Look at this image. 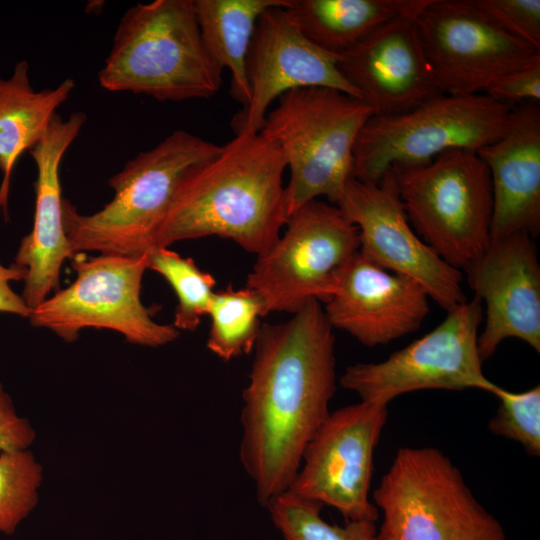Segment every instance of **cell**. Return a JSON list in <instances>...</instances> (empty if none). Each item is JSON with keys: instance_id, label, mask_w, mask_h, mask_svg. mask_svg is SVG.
Segmentation results:
<instances>
[{"instance_id": "6da1fadb", "label": "cell", "mask_w": 540, "mask_h": 540, "mask_svg": "<svg viewBox=\"0 0 540 540\" xmlns=\"http://www.w3.org/2000/svg\"><path fill=\"white\" fill-rule=\"evenodd\" d=\"M262 323L242 393L239 457L260 505L288 491L336 391L335 336L318 300Z\"/></svg>"}, {"instance_id": "7a4b0ae2", "label": "cell", "mask_w": 540, "mask_h": 540, "mask_svg": "<svg viewBox=\"0 0 540 540\" xmlns=\"http://www.w3.org/2000/svg\"><path fill=\"white\" fill-rule=\"evenodd\" d=\"M286 168L282 152L260 132L236 134L182 179L152 249L217 236L256 256L264 253L288 219Z\"/></svg>"}, {"instance_id": "3957f363", "label": "cell", "mask_w": 540, "mask_h": 540, "mask_svg": "<svg viewBox=\"0 0 540 540\" xmlns=\"http://www.w3.org/2000/svg\"><path fill=\"white\" fill-rule=\"evenodd\" d=\"M222 72L203 42L194 1L155 0L124 13L98 80L110 92L179 102L214 96Z\"/></svg>"}, {"instance_id": "277c9868", "label": "cell", "mask_w": 540, "mask_h": 540, "mask_svg": "<svg viewBox=\"0 0 540 540\" xmlns=\"http://www.w3.org/2000/svg\"><path fill=\"white\" fill-rule=\"evenodd\" d=\"M220 150L213 142L176 130L138 153L109 179L114 195L99 211L83 215L63 199L64 228L72 252L147 254L182 179Z\"/></svg>"}, {"instance_id": "5b68a950", "label": "cell", "mask_w": 540, "mask_h": 540, "mask_svg": "<svg viewBox=\"0 0 540 540\" xmlns=\"http://www.w3.org/2000/svg\"><path fill=\"white\" fill-rule=\"evenodd\" d=\"M372 115L364 100L331 88L295 89L278 98L259 132L282 152L290 170L288 217L319 197L337 204L353 178L357 136Z\"/></svg>"}, {"instance_id": "8992f818", "label": "cell", "mask_w": 540, "mask_h": 540, "mask_svg": "<svg viewBox=\"0 0 540 540\" xmlns=\"http://www.w3.org/2000/svg\"><path fill=\"white\" fill-rule=\"evenodd\" d=\"M373 540H509L460 470L435 447H401L373 493Z\"/></svg>"}, {"instance_id": "52a82bcc", "label": "cell", "mask_w": 540, "mask_h": 540, "mask_svg": "<svg viewBox=\"0 0 540 540\" xmlns=\"http://www.w3.org/2000/svg\"><path fill=\"white\" fill-rule=\"evenodd\" d=\"M391 170L411 226L446 263L465 270L485 252L493 193L476 151L451 149L426 164Z\"/></svg>"}, {"instance_id": "ba28073f", "label": "cell", "mask_w": 540, "mask_h": 540, "mask_svg": "<svg viewBox=\"0 0 540 540\" xmlns=\"http://www.w3.org/2000/svg\"><path fill=\"white\" fill-rule=\"evenodd\" d=\"M511 109L485 93H442L400 114L372 115L355 142L352 177L377 184L391 168L423 165L451 149L477 151L501 136Z\"/></svg>"}, {"instance_id": "9c48e42d", "label": "cell", "mask_w": 540, "mask_h": 540, "mask_svg": "<svg viewBox=\"0 0 540 540\" xmlns=\"http://www.w3.org/2000/svg\"><path fill=\"white\" fill-rule=\"evenodd\" d=\"M75 280L32 309L30 324L53 331L65 342L78 339L85 328L109 329L127 342L160 347L175 341L180 331L156 322L141 300L147 255L75 254Z\"/></svg>"}, {"instance_id": "30bf717a", "label": "cell", "mask_w": 540, "mask_h": 540, "mask_svg": "<svg viewBox=\"0 0 540 540\" xmlns=\"http://www.w3.org/2000/svg\"><path fill=\"white\" fill-rule=\"evenodd\" d=\"M285 226L257 256L245 283L262 300L266 315L294 314L312 299L326 303L337 272L360 248L357 227L337 205L319 199L292 213Z\"/></svg>"}, {"instance_id": "8fae6325", "label": "cell", "mask_w": 540, "mask_h": 540, "mask_svg": "<svg viewBox=\"0 0 540 540\" xmlns=\"http://www.w3.org/2000/svg\"><path fill=\"white\" fill-rule=\"evenodd\" d=\"M482 321V303L474 297L384 361L348 366L340 384L363 401L385 404L399 395L427 389L475 388L491 393L496 384L484 375L478 351Z\"/></svg>"}, {"instance_id": "7c38bea8", "label": "cell", "mask_w": 540, "mask_h": 540, "mask_svg": "<svg viewBox=\"0 0 540 540\" xmlns=\"http://www.w3.org/2000/svg\"><path fill=\"white\" fill-rule=\"evenodd\" d=\"M387 405L361 400L330 412L307 444L288 491L335 508L345 521L376 522L379 510L369 490Z\"/></svg>"}, {"instance_id": "4fadbf2b", "label": "cell", "mask_w": 540, "mask_h": 540, "mask_svg": "<svg viewBox=\"0 0 540 540\" xmlns=\"http://www.w3.org/2000/svg\"><path fill=\"white\" fill-rule=\"evenodd\" d=\"M422 46L444 94L484 93L540 51L510 35L474 0H430L416 18Z\"/></svg>"}, {"instance_id": "5bb4252c", "label": "cell", "mask_w": 540, "mask_h": 540, "mask_svg": "<svg viewBox=\"0 0 540 540\" xmlns=\"http://www.w3.org/2000/svg\"><path fill=\"white\" fill-rule=\"evenodd\" d=\"M359 232V251L384 269L419 282L448 312L467 301L462 273L415 232L389 170L379 183L351 178L336 204Z\"/></svg>"}, {"instance_id": "9a60e30c", "label": "cell", "mask_w": 540, "mask_h": 540, "mask_svg": "<svg viewBox=\"0 0 540 540\" xmlns=\"http://www.w3.org/2000/svg\"><path fill=\"white\" fill-rule=\"evenodd\" d=\"M338 59L306 38L285 8L266 10L257 21L246 59L250 99L231 121L235 135L259 132L270 104L291 90L331 88L362 99L341 74Z\"/></svg>"}, {"instance_id": "2e32d148", "label": "cell", "mask_w": 540, "mask_h": 540, "mask_svg": "<svg viewBox=\"0 0 540 540\" xmlns=\"http://www.w3.org/2000/svg\"><path fill=\"white\" fill-rule=\"evenodd\" d=\"M475 297L485 304L478 337L482 361L502 341L517 338L540 352V264L533 237L514 233L491 239L485 252L464 270Z\"/></svg>"}, {"instance_id": "e0dca14e", "label": "cell", "mask_w": 540, "mask_h": 540, "mask_svg": "<svg viewBox=\"0 0 540 540\" xmlns=\"http://www.w3.org/2000/svg\"><path fill=\"white\" fill-rule=\"evenodd\" d=\"M428 300L419 282L358 251L337 272L334 293L323 310L333 329L373 347L416 331L429 312Z\"/></svg>"}, {"instance_id": "ac0fdd59", "label": "cell", "mask_w": 540, "mask_h": 540, "mask_svg": "<svg viewBox=\"0 0 540 540\" xmlns=\"http://www.w3.org/2000/svg\"><path fill=\"white\" fill-rule=\"evenodd\" d=\"M416 18L391 20L339 56L341 74L370 105L373 115L400 114L442 94Z\"/></svg>"}, {"instance_id": "d6986e66", "label": "cell", "mask_w": 540, "mask_h": 540, "mask_svg": "<svg viewBox=\"0 0 540 540\" xmlns=\"http://www.w3.org/2000/svg\"><path fill=\"white\" fill-rule=\"evenodd\" d=\"M86 119L80 111L66 120L56 114L44 137L29 150L37 168L33 226L21 239L13 265L24 272L21 296L31 310L59 290L62 265L75 256L64 228L59 171Z\"/></svg>"}, {"instance_id": "ffe728a7", "label": "cell", "mask_w": 540, "mask_h": 540, "mask_svg": "<svg viewBox=\"0 0 540 540\" xmlns=\"http://www.w3.org/2000/svg\"><path fill=\"white\" fill-rule=\"evenodd\" d=\"M493 193L491 239L540 231V105L512 107L495 141L481 147Z\"/></svg>"}, {"instance_id": "44dd1931", "label": "cell", "mask_w": 540, "mask_h": 540, "mask_svg": "<svg viewBox=\"0 0 540 540\" xmlns=\"http://www.w3.org/2000/svg\"><path fill=\"white\" fill-rule=\"evenodd\" d=\"M76 84L64 79L54 88L35 91L26 60L16 63L12 75L0 77V209L7 213L11 177L18 158L32 149L46 134Z\"/></svg>"}, {"instance_id": "7402d4cb", "label": "cell", "mask_w": 540, "mask_h": 540, "mask_svg": "<svg viewBox=\"0 0 540 540\" xmlns=\"http://www.w3.org/2000/svg\"><path fill=\"white\" fill-rule=\"evenodd\" d=\"M430 0H291V21L319 48L341 56L380 26L418 16Z\"/></svg>"}, {"instance_id": "603a6c76", "label": "cell", "mask_w": 540, "mask_h": 540, "mask_svg": "<svg viewBox=\"0 0 540 540\" xmlns=\"http://www.w3.org/2000/svg\"><path fill=\"white\" fill-rule=\"evenodd\" d=\"M193 1L205 47L222 70L231 72L230 94L243 108L250 99L246 59L257 21L270 8H287L291 0Z\"/></svg>"}, {"instance_id": "cb8c5ba5", "label": "cell", "mask_w": 540, "mask_h": 540, "mask_svg": "<svg viewBox=\"0 0 540 540\" xmlns=\"http://www.w3.org/2000/svg\"><path fill=\"white\" fill-rule=\"evenodd\" d=\"M207 315L211 324L206 346L223 361L254 350L261 318L266 316L263 302L253 290L231 285L215 291Z\"/></svg>"}, {"instance_id": "d4e9b609", "label": "cell", "mask_w": 540, "mask_h": 540, "mask_svg": "<svg viewBox=\"0 0 540 540\" xmlns=\"http://www.w3.org/2000/svg\"><path fill=\"white\" fill-rule=\"evenodd\" d=\"M148 269L160 274L177 296L173 326L195 331L208 310L215 293L216 280L201 270L191 258H184L168 247H156L147 254Z\"/></svg>"}, {"instance_id": "484cf974", "label": "cell", "mask_w": 540, "mask_h": 540, "mask_svg": "<svg viewBox=\"0 0 540 540\" xmlns=\"http://www.w3.org/2000/svg\"><path fill=\"white\" fill-rule=\"evenodd\" d=\"M266 508L284 540H373L377 529L370 520L330 524L321 517V503L290 491L275 496Z\"/></svg>"}, {"instance_id": "4316f807", "label": "cell", "mask_w": 540, "mask_h": 540, "mask_svg": "<svg viewBox=\"0 0 540 540\" xmlns=\"http://www.w3.org/2000/svg\"><path fill=\"white\" fill-rule=\"evenodd\" d=\"M43 468L29 450L0 453V533L13 534L38 502Z\"/></svg>"}, {"instance_id": "83f0119b", "label": "cell", "mask_w": 540, "mask_h": 540, "mask_svg": "<svg viewBox=\"0 0 540 540\" xmlns=\"http://www.w3.org/2000/svg\"><path fill=\"white\" fill-rule=\"evenodd\" d=\"M491 394L500 404L488 423L497 436L520 443L528 455H540V386L524 392L508 391L496 384Z\"/></svg>"}, {"instance_id": "f1b7e54d", "label": "cell", "mask_w": 540, "mask_h": 540, "mask_svg": "<svg viewBox=\"0 0 540 540\" xmlns=\"http://www.w3.org/2000/svg\"><path fill=\"white\" fill-rule=\"evenodd\" d=\"M510 35L540 51V0H474Z\"/></svg>"}, {"instance_id": "f546056e", "label": "cell", "mask_w": 540, "mask_h": 540, "mask_svg": "<svg viewBox=\"0 0 540 540\" xmlns=\"http://www.w3.org/2000/svg\"><path fill=\"white\" fill-rule=\"evenodd\" d=\"M494 100L514 107L540 101V56L529 64L498 78L484 92Z\"/></svg>"}, {"instance_id": "4dcf8cb0", "label": "cell", "mask_w": 540, "mask_h": 540, "mask_svg": "<svg viewBox=\"0 0 540 540\" xmlns=\"http://www.w3.org/2000/svg\"><path fill=\"white\" fill-rule=\"evenodd\" d=\"M35 438V430L26 418L17 415L0 383V453L28 450Z\"/></svg>"}, {"instance_id": "1f68e13d", "label": "cell", "mask_w": 540, "mask_h": 540, "mask_svg": "<svg viewBox=\"0 0 540 540\" xmlns=\"http://www.w3.org/2000/svg\"><path fill=\"white\" fill-rule=\"evenodd\" d=\"M24 276V272L13 264L6 267L0 263V313L29 318L32 310L10 286L13 281H23Z\"/></svg>"}]
</instances>
